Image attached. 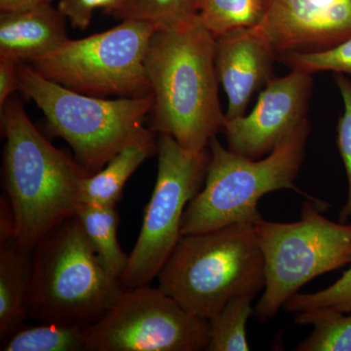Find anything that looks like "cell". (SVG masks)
<instances>
[{"label": "cell", "mask_w": 351, "mask_h": 351, "mask_svg": "<svg viewBox=\"0 0 351 351\" xmlns=\"http://www.w3.org/2000/svg\"><path fill=\"white\" fill-rule=\"evenodd\" d=\"M0 113L5 137L4 186L17 241L34 251L48 233L75 216L82 184L89 174L43 137L19 101L9 99Z\"/></svg>", "instance_id": "2"}, {"label": "cell", "mask_w": 351, "mask_h": 351, "mask_svg": "<svg viewBox=\"0 0 351 351\" xmlns=\"http://www.w3.org/2000/svg\"><path fill=\"white\" fill-rule=\"evenodd\" d=\"M277 61L291 69L311 73L332 71L351 75V38L330 49L307 53H289Z\"/></svg>", "instance_id": "23"}, {"label": "cell", "mask_w": 351, "mask_h": 351, "mask_svg": "<svg viewBox=\"0 0 351 351\" xmlns=\"http://www.w3.org/2000/svg\"><path fill=\"white\" fill-rule=\"evenodd\" d=\"M32 253L17 241L0 244V339L24 326L31 288Z\"/></svg>", "instance_id": "15"}, {"label": "cell", "mask_w": 351, "mask_h": 351, "mask_svg": "<svg viewBox=\"0 0 351 351\" xmlns=\"http://www.w3.org/2000/svg\"><path fill=\"white\" fill-rule=\"evenodd\" d=\"M157 154L156 135L127 145L110 159L105 167L83 180L82 204L115 207L121 200L129 178L149 157Z\"/></svg>", "instance_id": "16"}, {"label": "cell", "mask_w": 351, "mask_h": 351, "mask_svg": "<svg viewBox=\"0 0 351 351\" xmlns=\"http://www.w3.org/2000/svg\"><path fill=\"white\" fill-rule=\"evenodd\" d=\"M313 86V75L297 69L270 80L248 115L226 119L228 149L252 159L267 156L307 119Z\"/></svg>", "instance_id": "11"}, {"label": "cell", "mask_w": 351, "mask_h": 351, "mask_svg": "<svg viewBox=\"0 0 351 351\" xmlns=\"http://www.w3.org/2000/svg\"><path fill=\"white\" fill-rule=\"evenodd\" d=\"M68 39L66 18L51 5L0 15V57L31 62Z\"/></svg>", "instance_id": "14"}, {"label": "cell", "mask_w": 351, "mask_h": 351, "mask_svg": "<svg viewBox=\"0 0 351 351\" xmlns=\"http://www.w3.org/2000/svg\"><path fill=\"white\" fill-rule=\"evenodd\" d=\"M87 328L64 323H46L20 328L1 341L2 351L86 350Z\"/></svg>", "instance_id": "18"}, {"label": "cell", "mask_w": 351, "mask_h": 351, "mask_svg": "<svg viewBox=\"0 0 351 351\" xmlns=\"http://www.w3.org/2000/svg\"><path fill=\"white\" fill-rule=\"evenodd\" d=\"M328 207L307 199L300 221L254 223L265 262V286L254 309L258 322L276 317L309 281L351 263V226L325 218Z\"/></svg>", "instance_id": "7"}, {"label": "cell", "mask_w": 351, "mask_h": 351, "mask_svg": "<svg viewBox=\"0 0 351 351\" xmlns=\"http://www.w3.org/2000/svg\"><path fill=\"white\" fill-rule=\"evenodd\" d=\"M20 91L44 113L50 131L63 138L75 159L93 175L117 152L156 135L145 126L154 107V95L106 99L80 93L52 82L32 66L19 64Z\"/></svg>", "instance_id": "5"}, {"label": "cell", "mask_w": 351, "mask_h": 351, "mask_svg": "<svg viewBox=\"0 0 351 351\" xmlns=\"http://www.w3.org/2000/svg\"><path fill=\"white\" fill-rule=\"evenodd\" d=\"M199 4H200V0H199Z\"/></svg>", "instance_id": "30"}, {"label": "cell", "mask_w": 351, "mask_h": 351, "mask_svg": "<svg viewBox=\"0 0 351 351\" xmlns=\"http://www.w3.org/2000/svg\"><path fill=\"white\" fill-rule=\"evenodd\" d=\"M17 240L15 215L7 195L0 199V244Z\"/></svg>", "instance_id": "28"}, {"label": "cell", "mask_w": 351, "mask_h": 351, "mask_svg": "<svg viewBox=\"0 0 351 351\" xmlns=\"http://www.w3.org/2000/svg\"><path fill=\"white\" fill-rule=\"evenodd\" d=\"M53 0H0L1 12L24 11L38 7L51 5Z\"/></svg>", "instance_id": "29"}, {"label": "cell", "mask_w": 351, "mask_h": 351, "mask_svg": "<svg viewBox=\"0 0 351 351\" xmlns=\"http://www.w3.org/2000/svg\"><path fill=\"white\" fill-rule=\"evenodd\" d=\"M335 80L343 101V112L337 126V145L345 164L348 184V199L339 213V221L351 226V82L341 73H336Z\"/></svg>", "instance_id": "25"}, {"label": "cell", "mask_w": 351, "mask_h": 351, "mask_svg": "<svg viewBox=\"0 0 351 351\" xmlns=\"http://www.w3.org/2000/svg\"><path fill=\"white\" fill-rule=\"evenodd\" d=\"M209 341V320L147 285L123 291L110 311L87 328L86 350L202 351Z\"/></svg>", "instance_id": "10"}, {"label": "cell", "mask_w": 351, "mask_h": 351, "mask_svg": "<svg viewBox=\"0 0 351 351\" xmlns=\"http://www.w3.org/2000/svg\"><path fill=\"white\" fill-rule=\"evenodd\" d=\"M255 295H239L209 320L210 341L208 351H248L247 321L253 313Z\"/></svg>", "instance_id": "21"}, {"label": "cell", "mask_w": 351, "mask_h": 351, "mask_svg": "<svg viewBox=\"0 0 351 351\" xmlns=\"http://www.w3.org/2000/svg\"><path fill=\"white\" fill-rule=\"evenodd\" d=\"M215 50L216 38L196 15L156 27L145 57L154 98L147 127L159 135L172 136L191 152L208 149L226 120Z\"/></svg>", "instance_id": "1"}, {"label": "cell", "mask_w": 351, "mask_h": 351, "mask_svg": "<svg viewBox=\"0 0 351 351\" xmlns=\"http://www.w3.org/2000/svg\"><path fill=\"white\" fill-rule=\"evenodd\" d=\"M157 280V287L189 313L207 320L234 298L256 297L265 277L254 223L182 235Z\"/></svg>", "instance_id": "3"}, {"label": "cell", "mask_w": 351, "mask_h": 351, "mask_svg": "<svg viewBox=\"0 0 351 351\" xmlns=\"http://www.w3.org/2000/svg\"><path fill=\"white\" fill-rule=\"evenodd\" d=\"M120 0H61L58 4L60 11L71 25L84 31L89 27L96 9H103L104 12L117 5Z\"/></svg>", "instance_id": "26"}, {"label": "cell", "mask_w": 351, "mask_h": 351, "mask_svg": "<svg viewBox=\"0 0 351 351\" xmlns=\"http://www.w3.org/2000/svg\"><path fill=\"white\" fill-rule=\"evenodd\" d=\"M251 29L276 59L330 49L351 38V0H269L262 23Z\"/></svg>", "instance_id": "12"}, {"label": "cell", "mask_w": 351, "mask_h": 351, "mask_svg": "<svg viewBox=\"0 0 351 351\" xmlns=\"http://www.w3.org/2000/svg\"><path fill=\"white\" fill-rule=\"evenodd\" d=\"M19 62L11 58L0 57V110L10 99V95L19 89L18 66Z\"/></svg>", "instance_id": "27"}, {"label": "cell", "mask_w": 351, "mask_h": 351, "mask_svg": "<svg viewBox=\"0 0 351 351\" xmlns=\"http://www.w3.org/2000/svg\"><path fill=\"white\" fill-rule=\"evenodd\" d=\"M276 61L274 50L251 29L217 36L215 64L228 96L226 119L246 114L253 94L276 77Z\"/></svg>", "instance_id": "13"}, {"label": "cell", "mask_w": 351, "mask_h": 351, "mask_svg": "<svg viewBox=\"0 0 351 351\" xmlns=\"http://www.w3.org/2000/svg\"><path fill=\"white\" fill-rule=\"evenodd\" d=\"M295 324L313 325L311 336L301 341L295 351H351V315L327 308L298 313Z\"/></svg>", "instance_id": "20"}, {"label": "cell", "mask_w": 351, "mask_h": 351, "mask_svg": "<svg viewBox=\"0 0 351 351\" xmlns=\"http://www.w3.org/2000/svg\"><path fill=\"white\" fill-rule=\"evenodd\" d=\"M311 129L306 119L261 159L235 154L223 147L216 136L212 138L206 179L184 211L182 235L211 232L233 223H257L263 218L258 201L281 189H291L321 204L326 203L295 184L306 156Z\"/></svg>", "instance_id": "4"}, {"label": "cell", "mask_w": 351, "mask_h": 351, "mask_svg": "<svg viewBox=\"0 0 351 351\" xmlns=\"http://www.w3.org/2000/svg\"><path fill=\"white\" fill-rule=\"evenodd\" d=\"M289 313L327 308L339 313H351V267L329 287L311 294L298 293L283 306Z\"/></svg>", "instance_id": "24"}, {"label": "cell", "mask_w": 351, "mask_h": 351, "mask_svg": "<svg viewBox=\"0 0 351 351\" xmlns=\"http://www.w3.org/2000/svg\"><path fill=\"white\" fill-rule=\"evenodd\" d=\"M158 167L156 186L145 207L140 234L125 271L120 277L123 291L151 285L182 237V223L189 203L206 179L211 152H191L172 136L157 138Z\"/></svg>", "instance_id": "9"}, {"label": "cell", "mask_w": 351, "mask_h": 351, "mask_svg": "<svg viewBox=\"0 0 351 351\" xmlns=\"http://www.w3.org/2000/svg\"><path fill=\"white\" fill-rule=\"evenodd\" d=\"M106 14L119 20L149 23L168 27L199 13V0H120Z\"/></svg>", "instance_id": "22"}, {"label": "cell", "mask_w": 351, "mask_h": 351, "mask_svg": "<svg viewBox=\"0 0 351 351\" xmlns=\"http://www.w3.org/2000/svg\"><path fill=\"white\" fill-rule=\"evenodd\" d=\"M156 25L135 20L100 34L64 41L32 60V66L52 82L90 96L140 98L152 94L145 57Z\"/></svg>", "instance_id": "8"}, {"label": "cell", "mask_w": 351, "mask_h": 351, "mask_svg": "<svg viewBox=\"0 0 351 351\" xmlns=\"http://www.w3.org/2000/svg\"><path fill=\"white\" fill-rule=\"evenodd\" d=\"M75 216L104 269L119 280L128 265L129 255L117 240L119 218L115 207L82 204Z\"/></svg>", "instance_id": "17"}, {"label": "cell", "mask_w": 351, "mask_h": 351, "mask_svg": "<svg viewBox=\"0 0 351 351\" xmlns=\"http://www.w3.org/2000/svg\"><path fill=\"white\" fill-rule=\"evenodd\" d=\"M122 292L119 280L97 258L77 217L63 221L34 248L29 318L89 327Z\"/></svg>", "instance_id": "6"}, {"label": "cell", "mask_w": 351, "mask_h": 351, "mask_svg": "<svg viewBox=\"0 0 351 351\" xmlns=\"http://www.w3.org/2000/svg\"><path fill=\"white\" fill-rule=\"evenodd\" d=\"M267 8L269 0H200L198 15L217 38L258 27Z\"/></svg>", "instance_id": "19"}]
</instances>
